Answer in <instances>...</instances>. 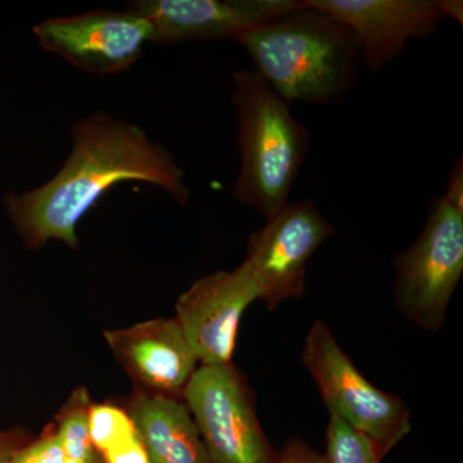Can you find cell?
Wrapping results in <instances>:
<instances>
[{
    "mask_svg": "<svg viewBox=\"0 0 463 463\" xmlns=\"http://www.w3.org/2000/svg\"><path fill=\"white\" fill-rule=\"evenodd\" d=\"M71 136V154L50 182L7 199L11 221L30 248L51 240L78 248V224L118 183H149L181 206L190 201L182 167L137 125L96 112L76 121Z\"/></svg>",
    "mask_w": 463,
    "mask_h": 463,
    "instance_id": "1",
    "label": "cell"
},
{
    "mask_svg": "<svg viewBox=\"0 0 463 463\" xmlns=\"http://www.w3.org/2000/svg\"><path fill=\"white\" fill-rule=\"evenodd\" d=\"M255 71L283 99L334 105L354 88L361 44L349 26L321 11L300 7L243 30L234 38Z\"/></svg>",
    "mask_w": 463,
    "mask_h": 463,
    "instance_id": "2",
    "label": "cell"
},
{
    "mask_svg": "<svg viewBox=\"0 0 463 463\" xmlns=\"http://www.w3.org/2000/svg\"><path fill=\"white\" fill-rule=\"evenodd\" d=\"M240 173L233 197L270 218L289 203V194L306 163L310 133L255 70L233 75Z\"/></svg>",
    "mask_w": 463,
    "mask_h": 463,
    "instance_id": "3",
    "label": "cell"
},
{
    "mask_svg": "<svg viewBox=\"0 0 463 463\" xmlns=\"http://www.w3.org/2000/svg\"><path fill=\"white\" fill-rule=\"evenodd\" d=\"M301 361L330 416L370 439L383 458L410 434L411 412L403 399L365 379L325 322L317 319L307 331Z\"/></svg>",
    "mask_w": 463,
    "mask_h": 463,
    "instance_id": "4",
    "label": "cell"
},
{
    "mask_svg": "<svg viewBox=\"0 0 463 463\" xmlns=\"http://www.w3.org/2000/svg\"><path fill=\"white\" fill-rule=\"evenodd\" d=\"M392 264L399 312L422 330L438 331L463 273V212L444 197L432 201L419 239Z\"/></svg>",
    "mask_w": 463,
    "mask_h": 463,
    "instance_id": "5",
    "label": "cell"
},
{
    "mask_svg": "<svg viewBox=\"0 0 463 463\" xmlns=\"http://www.w3.org/2000/svg\"><path fill=\"white\" fill-rule=\"evenodd\" d=\"M212 463H279L248 381L233 364L200 365L182 395Z\"/></svg>",
    "mask_w": 463,
    "mask_h": 463,
    "instance_id": "6",
    "label": "cell"
},
{
    "mask_svg": "<svg viewBox=\"0 0 463 463\" xmlns=\"http://www.w3.org/2000/svg\"><path fill=\"white\" fill-rule=\"evenodd\" d=\"M335 227L312 200L288 203L252 232L242 261L268 310L306 295L307 265Z\"/></svg>",
    "mask_w": 463,
    "mask_h": 463,
    "instance_id": "7",
    "label": "cell"
},
{
    "mask_svg": "<svg viewBox=\"0 0 463 463\" xmlns=\"http://www.w3.org/2000/svg\"><path fill=\"white\" fill-rule=\"evenodd\" d=\"M43 50L90 74H115L141 58L151 27L129 8L47 18L33 27Z\"/></svg>",
    "mask_w": 463,
    "mask_h": 463,
    "instance_id": "8",
    "label": "cell"
},
{
    "mask_svg": "<svg viewBox=\"0 0 463 463\" xmlns=\"http://www.w3.org/2000/svg\"><path fill=\"white\" fill-rule=\"evenodd\" d=\"M259 291L243 264L200 279L175 304V318L201 365L232 364L243 313Z\"/></svg>",
    "mask_w": 463,
    "mask_h": 463,
    "instance_id": "9",
    "label": "cell"
},
{
    "mask_svg": "<svg viewBox=\"0 0 463 463\" xmlns=\"http://www.w3.org/2000/svg\"><path fill=\"white\" fill-rule=\"evenodd\" d=\"M350 27L362 63L379 72L397 60L411 39H428L444 20L438 0H306Z\"/></svg>",
    "mask_w": 463,
    "mask_h": 463,
    "instance_id": "10",
    "label": "cell"
},
{
    "mask_svg": "<svg viewBox=\"0 0 463 463\" xmlns=\"http://www.w3.org/2000/svg\"><path fill=\"white\" fill-rule=\"evenodd\" d=\"M301 5L303 0H139L127 8L149 24V43L174 44L234 39Z\"/></svg>",
    "mask_w": 463,
    "mask_h": 463,
    "instance_id": "11",
    "label": "cell"
},
{
    "mask_svg": "<svg viewBox=\"0 0 463 463\" xmlns=\"http://www.w3.org/2000/svg\"><path fill=\"white\" fill-rule=\"evenodd\" d=\"M105 340L127 373L149 394L182 398L199 364L175 317L108 331Z\"/></svg>",
    "mask_w": 463,
    "mask_h": 463,
    "instance_id": "12",
    "label": "cell"
},
{
    "mask_svg": "<svg viewBox=\"0 0 463 463\" xmlns=\"http://www.w3.org/2000/svg\"><path fill=\"white\" fill-rule=\"evenodd\" d=\"M127 412L141 435L149 463H212L179 399L141 392L130 401Z\"/></svg>",
    "mask_w": 463,
    "mask_h": 463,
    "instance_id": "13",
    "label": "cell"
},
{
    "mask_svg": "<svg viewBox=\"0 0 463 463\" xmlns=\"http://www.w3.org/2000/svg\"><path fill=\"white\" fill-rule=\"evenodd\" d=\"M90 407L87 390L80 389L58 417L56 430L67 463H93L96 459L90 435Z\"/></svg>",
    "mask_w": 463,
    "mask_h": 463,
    "instance_id": "14",
    "label": "cell"
},
{
    "mask_svg": "<svg viewBox=\"0 0 463 463\" xmlns=\"http://www.w3.org/2000/svg\"><path fill=\"white\" fill-rule=\"evenodd\" d=\"M90 435L97 455L103 456L139 437L132 417L111 404L90 407Z\"/></svg>",
    "mask_w": 463,
    "mask_h": 463,
    "instance_id": "15",
    "label": "cell"
},
{
    "mask_svg": "<svg viewBox=\"0 0 463 463\" xmlns=\"http://www.w3.org/2000/svg\"><path fill=\"white\" fill-rule=\"evenodd\" d=\"M326 444L325 455L330 463H381L383 459L370 439L337 417L330 416Z\"/></svg>",
    "mask_w": 463,
    "mask_h": 463,
    "instance_id": "16",
    "label": "cell"
},
{
    "mask_svg": "<svg viewBox=\"0 0 463 463\" xmlns=\"http://www.w3.org/2000/svg\"><path fill=\"white\" fill-rule=\"evenodd\" d=\"M12 463H67L56 429L36 440L27 441L14 453Z\"/></svg>",
    "mask_w": 463,
    "mask_h": 463,
    "instance_id": "17",
    "label": "cell"
},
{
    "mask_svg": "<svg viewBox=\"0 0 463 463\" xmlns=\"http://www.w3.org/2000/svg\"><path fill=\"white\" fill-rule=\"evenodd\" d=\"M279 463H330L325 453L317 452L306 441L291 438L279 452Z\"/></svg>",
    "mask_w": 463,
    "mask_h": 463,
    "instance_id": "18",
    "label": "cell"
},
{
    "mask_svg": "<svg viewBox=\"0 0 463 463\" xmlns=\"http://www.w3.org/2000/svg\"><path fill=\"white\" fill-rule=\"evenodd\" d=\"M444 199L463 212V166L462 158H457L448 176L447 190Z\"/></svg>",
    "mask_w": 463,
    "mask_h": 463,
    "instance_id": "19",
    "label": "cell"
},
{
    "mask_svg": "<svg viewBox=\"0 0 463 463\" xmlns=\"http://www.w3.org/2000/svg\"><path fill=\"white\" fill-rule=\"evenodd\" d=\"M26 443L23 435L14 431H0V463H12L14 453Z\"/></svg>",
    "mask_w": 463,
    "mask_h": 463,
    "instance_id": "20",
    "label": "cell"
},
{
    "mask_svg": "<svg viewBox=\"0 0 463 463\" xmlns=\"http://www.w3.org/2000/svg\"><path fill=\"white\" fill-rule=\"evenodd\" d=\"M439 7L444 18H453L457 23H463V3L461 0H438Z\"/></svg>",
    "mask_w": 463,
    "mask_h": 463,
    "instance_id": "21",
    "label": "cell"
},
{
    "mask_svg": "<svg viewBox=\"0 0 463 463\" xmlns=\"http://www.w3.org/2000/svg\"><path fill=\"white\" fill-rule=\"evenodd\" d=\"M93 463H105L102 461V458L99 455L96 456V459H94Z\"/></svg>",
    "mask_w": 463,
    "mask_h": 463,
    "instance_id": "22",
    "label": "cell"
}]
</instances>
